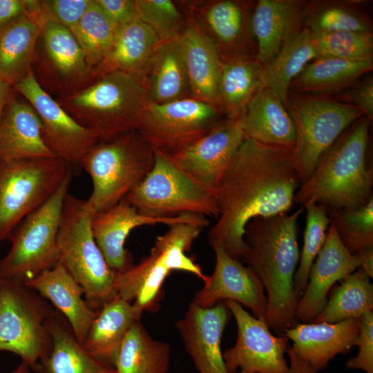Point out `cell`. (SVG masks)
<instances>
[{"label": "cell", "mask_w": 373, "mask_h": 373, "mask_svg": "<svg viewBox=\"0 0 373 373\" xmlns=\"http://www.w3.org/2000/svg\"><path fill=\"white\" fill-rule=\"evenodd\" d=\"M300 184L294 148L245 138L214 192L219 216L209 231V245L242 258L247 224L257 217L289 213Z\"/></svg>", "instance_id": "1"}, {"label": "cell", "mask_w": 373, "mask_h": 373, "mask_svg": "<svg viewBox=\"0 0 373 373\" xmlns=\"http://www.w3.org/2000/svg\"><path fill=\"white\" fill-rule=\"evenodd\" d=\"M303 210L257 217L245 227L247 250L242 258L265 289L267 324L280 334L298 323L296 310L300 298L294 279L300 258L298 220Z\"/></svg>", "instance_id": "2"}, {"label": "cell", "mask_w": 373, "mask_h": 373, "mask_svg": "<svg viewBox=\"0 0 373 373\" xmlns=\"http://www.w3.org/2000/svg\"><path fill=\"white\" fill-rule=\"evenodd\" d=\"M370 122L361 117L322 153L296 192L294 204L357 209L373 198V171L366 164Z\"/></svg>", "instance_id": "3"}, {"label": "cell", "mask_w": 373, "mask_h": 373, "mask_svg": "<svg viewBox=\"0 0 373 373\" xmlns=\"http://www.w3.org/2000/svg\"><path fill=\"white\" fill-rule=\"evenodd\" d=\"M148 102L140 79L112 71L97 76L90 86L66 97L59 104L103 141L137 130Z\"/></svg>", "instance_id": "4"}, {"label": "cell", "mask_w": 373, "mask_h": 373, "mask_svg": "<svg viewBox=\"0 0 373 373\" xmlns=\"http://www.w3.org/2000/svg\"><path fill=\"white\" fill-rule=\"evenodd\" d=\"M95 213L86 200L67 193L57 233L59 261L81 286L90 307L98 312L117 296L119 273L112 269L92 232Z\"/></svg>", "instance_id": "5"}, {"label": "cell", "mask_w": 373, "mask_h": 373, "mask_svg": "<svg viewBox=\"0 0 373 373\" xmlns=\"http://www.w3.org/2000/svg\"><path fill=\"white\" fill-rule=\"evenodd\" d=\"M153 163V149L137 130L97 143L80 163L93 181L87 206L96 213L117 204L144 180Z\"/></svg>", "instance_id": "6"}, {"label": "cell", "mask_w": 373, "mask_h": 373, "mask_svg": "<svg viewBox=\"0 0 373 373\" xmlns=\"http://www.w3.org/2000/svg\"><path fill=\"white\" fill-rule=\"evenodd\" d=\"M169 227L157 237L148 256L118 274L117 296L132 303L142 313L156 309L162 286L172 271L189 272L203 283L207 278L201 267L186 254L205 227L186 222Z\"/></svg>", "instance_id": "7"}, {"label": "cell", "mask_w": 373, "mask_h": 373, "mask_svg": "<svg viewBox=\"0 0 373 373\" xmlns=\"http://www.w3.org/2000/svg\"><path fill=\"white\" fill-rule=\"evenodd\" d=\"M59 157L0 160V243L71 175Z\"/></svg>", "instance_id": "8"}, {"label": "cell", "mask_w": 373, "mask_h": 373, "mask_svg": "<svg viewBox=\"0 0 373 373\" xmlns=\"http://www.w3.org/2000/svg\"><path fill=\"white\" fill-rule=\"evenodd\" d=\"M70 175L52 196L27 216L8 240L10 248L0 260V278L26 283L59 261L57 233Z\"/></svg>", "instance_id": "9"}, {"label": "cell", "mask_w": 373, "mask_h": 373, "mask_svg": "<svg viewBox=\"0 0 373 373\" xmlns=\"http://www.w3.org/2000/svg\"><path fill=\"white\" fill-rule=\"evenodd\" d=\"M54 311L25 283L0 278V351L17 355L35 370L51 349L47 321Z\"/></svg>", "instance_id": "10"}, {"label": "cell", "mask_w": 373, "mask_h": 373, "mask_svg": "<svg viewBox=\"0 0 373 373\" xmlns=\"http://www.w3.org/2000/svg\"><path fill=\"white\" fill-rule=\"evenodd\" d=\"M154 151V163L144 180L122 200L140 213L171 217L193 213L219 216L215 194L179 169L169 155Z\"/></svg>", "instance_id": "11"}, {"label": "cell", "mask_w": 373, "mask_h": 373, "mask_svg": "<svg viewBox=\"0 0 373 373\" xmlns=\"http://www.w3.org/2000/svg\"><path fill=\"white\" fill-rule=\"evenodd\" d=\"M286 108L296 128L294 152L301 184L309 177L322 153L364 116L355 106L327 95L292 90H289Z\"/></svg>", "instance_id": "12"}, {"label": "cell", "mask_w": 373, "mask_h": 373, "mask_svg": "<svg viewBox=\"0 0 373 373\" xmlns=\"http://www.w3.org/2000/svg\"><path fill=\"white\" fill-rule=\"evenodd\" d=\"M223 115L211 104L194 98L148 102L137 130L153 150L171 155L209 133Z\"/></svg>", "instance_id": "13"}, {"label": "cell", "mask_w": 373, "mask_h": 373, "mask_svg": "<svg viewBox=\"0 0 373 373\" xmlns=\"http://www.w3.org/2000/svg\"><path fill=\"white\" fill-rule=\"evenodd\" d=\"M237 325L235 345L223 353L229 373H289L285 358L289 339L282 333L277 336L269 330L265 321L249 314L233 300L223 301Z\"/></svg>", "instance_id": "14"}, {"label": "cell", "mask_w": 373, "mask_h": 373, "mask_svg": "<svg viewBox=\"0 0 373 373\" xmlns=\"http://www.w3.org/2000/svg\"><path fill=\"white\" fill-rule=\"evenodd\" d=\"M13 88L33 107L42 124L48 147L70 166L80 167L87 152L101 141L93 131L76 122L41 87L31 69Z\"/></svg>", "instance_id": "15"}, {"label": "cell", "mask_w": 373, "mask_h": 373, "mask_svg": "<svg viewBox=\"0 0 373 373\" xmlns=\"http://www.w3.org/2000/svg\"><path fill=\"white\" fill-rule=\"evenodd\" d=\"M188 4L196 22L217 47L222 62L256 57V43L251 29L255 3L216 0Z\"/></svg>", "instance_id": "16"}, {"label": "cell", "mask_w": 373, "mask_h": 373, "mask_svg": "<svg viewBox=\"0 0 373 373\" xmlns=\"http://www.w3.org/2000/svg\"><path fill=\"white\" fill-rule=\"evenodd\" d=\"M245 138L239 119L225 117L206 135L169 157L194 182L214 193Z\"/></svg>", "instance_id": "17"}, {"label": "cell", "mask_w": 373, "mask_h": 373, "mask_svg": "<svg viewBox=\"0 0 373 373\" xmlns=\"http://www.w3.org/2000/svg\"><path fill=\"white\" fill-rule=\"evenodd\" d=\"M179 222L196 223L207 227L204 216L185 213L171 217H153L140 213L133 207L122 200L110 209L96 213L91 221L94 239L108 265L117 273L131 267V254L124 244L130 232L144 225L164 224L168 226Z\"/></svg>", "instance_id": "18"}, {"label": "cell", "mask_w": 373, "mask_h": 373, "mask_svg": "<svg viewBox=\"0 0 373 373\" xmlns=\"http://www.w3.org/2000/svg\"><path fill=\"white\" fill-rule=\"evenodd\" d=\"M211 247L216 256L213 272L207 276L204 287L196 292L192 303L206 308L221 301L233 300L250 309L256 318L266 322L267 300L258 277L220 245Z\"/></svg>", "instance_id": "19"}, {"label": "cell", "mask_w": 373, "mask_h": 373, "mask_svg": "<svg viewBox=\"0 0 373 373\" xmlns=\"http://www.w3.org/2000/svg\"><path fill=\"white\" fill-rule=\"evenodd\" d=\"M358 254H351L341 242L331 221L325 242L314 260L307 284L296 310L298 323H312L327 302V294L334 284L360 267Z\"/></svg>", "instance_id": "20"}, {"label": "cell", "mask_w": 373, "mask_h": 373, "mask_svg": "<svg viewBox=\"0 0 373 373\" xmlns=\"http://www.w3.org/2000/svg\"><path fill=\"white\" fill-rule=\"evenodd\" d=\"M231 312L221 301L206 308L192 302L175 327L198 373H229L222 352L221 340Z\"/></svg>", "instance_id": "21"}, {"label": "cell", "mask_w": 373, "mask_h": 373, "mask_svg": "<svg viewBox=\"0 0 373 373\" xmlns=\"http://www.w3.org/2000/svg\"><path fill=\"white\" fill-rule=\"evenodd\" d=\"M182 10L186 23L178 41L191 97L222 111L218 95L222 66L220 55L213 41L195 20L188 3Z\"/></svg>", "instance_id": "22"}, {"label": "cell", "mask_w": 373, "mask_h": 373, "mask_svg": "<svg viewBox=\"0 0 373 373\" xmlns=\"http://www.w3.org/2000/svg\"><path fill=\"white\" fill-rule=\"evenodd\" d=\"M359 318L338 323H301L283 333L293 342L295 354L320 371L336 356L346 354L354 346L359 332Z\"/></svg>", "instance_id": "23"}, {"label": "cell", "mask_w": 373, "mask_h": 373, "mask_svg": "<svg viewBox=\"0 0 373 373\" xmlns=\"http://www.w3.org/2000/svg\"><path fill=\"white\" fill-rule=\"evenodd\" d=\"M306 3L298 0H258L251 17L256 59L262 65L304 28Z\"/></svg>", "instance_id": "24"}, {"label": "cell", "mask_w": 373, "mask_h": 373, "mask_svg": "<svg viewBox=\"0 0 373 373\" xmlns=\"http://www.w3.org/2000/svg\"><path fill=\"white\" fill-rule=\"evenodd\" d=\"M47 300L68 322L83 345L97 312L86 302L81 286L59 261L52 268L25 283Z\"/></svg>", "instance_id": "25"}, {"label": "cell", "mask_w": 373, "mask_h": 373, "mask_svg": "<svg viewBox=\"0 0 373 373\" xmlns=\"http://www.w3.org/2000/svg\"><path fill=\"white\" fill-rule=\"evenodd\" d=\"M238 119L245 138L267 145L295 147L293 120L280 97L269 88L260 90Z\"/></svg>", "instance_id": "26"}, {"label": "cell", "mask_w": 373, "mask_h": 373, "mask_svg": "<svg viewBox=\"0 0 373 373\" xmlns=\"http://www.w3.org/2000/svg\"><path fill=\"white\" fill-rule=\"evenodd\" d=\"M57 157L46 144L33 107L12 98L0 119V160Z\"/></svg>", "instance_id": "27"}, {"label": "cell", "mask_w": 373, "mask_h": 373, "mask_svg": "<svg viewBox=\"0 0 373 373\" xmlns=\"http://www.w3.org/2000/svg\"><path fill=\"white\" fill-rule=\"evenodd\" d=\"M178 38L162 41L145 67L141 80L149 102L192 98Z\"/></svg>", "instance_id": "28"}, {"label": "cell", "mask_w": 373, "mask_h": 373, "mask_svg": "<svg viewBox=\"0 0 373 373\" xmlns=\"http://www.w3.org/2000/svg\"><path fill=\"white\" fill-rule=\"evenodd\" d=\"M52 341L48 354L37 364L39 373H114V367L97 360L76 338L68 322L57 310L47 321Z\"/></svg>", "instance_id": "29"}, {"label": "cell", "mask_w": 373, "mask_h": 373, "mask_svg": "<svg viewBox=\"0 0 373 373\" xmlns=\"http://www.w3.org/2000/svg\"><path fill=\"white\" fill-rule=\"evenodd\" d=\"M142 314L132 303L115 297L97 312L83 347L95 358L114 367L124 336Z\"/></svg>", "instance_id": "30"}, {"label": "cell", "mask_w": 373, "mask_h": 373, "mask_svg": "<svg viewBox=\"0 0 373 373\" xmlns=\"http://www.w3.org/2000/svg\"><path fill=\"white\" fill-rule=\"evenodd\" d=\"M161 42L151 28L139 19L134 20L117 30L111 48L94 71L93 77L119 71L141 80L149 59Z\"/></svg>", "instance_id": "31"}, {"label": "cell", "mask_w": 373, "mask_h": 373, "mask_svg": "<svg viewBox=\"0 0 373 373\" xmlns=\"http://www.w3.org/2000/svg\"><path fill=\"white\" fill-rule=\"evenodd\" d=\"M41 23L27 12L0 27V81L12 86L32 69Z\"/></svg>", "instance_id": "32"}, {"label": "cell", "mask_w": 373, "mask_h": 373, "mask_svg": "<svg viewBox=\"0 0 373 373\" xmlns=\"http://www.w3.org/2000/svg\"><path fill=\"white\" fill-rule=\"evenodd\" d=\"M372 68L373 61L318 57L307 64L292 81L289 90L328 96L347 89Z\"/></svg>", "instance_id": "33"}, {"label": "cell", "mask_w": 373, "mask_h": 373, "mask_svg": "<svg viewBox=\"0 0 373 373\" xmlns=\"http://www.w3.org/2000/svg\"><path fill=\"white\" fill-rule=\"evenodd\" d=\"M263 88L262 64L256 57L223 61L218 95L225 117L238 119L249 102Z\"/></svg>", "instance_id": "34"}, {"label": "cell", "mask_w": 373, "mask_h": 373, "mask_svg": "<svg viewBox=\"0 0 373 373\" xmlns=\"http://www.w3.org/2000/svg\"><path fill=\"white\" fill-rule=\"evenodd\" d=\"M171 350L168 343L152 338L140 320L124 336L114 368L117 373H168Z\"/></svg>", "instance_id": "35"}, {"label": "cell", "mask_w": 373, "mask_h": 373, "mask_svg": "<svg viewBox=\"0 0 373 373\" xmlns=\"http://www.w3.org/2000/svg\"><path fill=\"white\" fill-rule=\"evenodd\" d=\"M317 57L312 32L304 27L270 61L262 65L264 88L278 94L286 107L291 83L307 64Z\"/></svg>", "instance_id": "36"}, {"label": "cell", "mask_w": 373, "mask_h": 373, "mask_svg": "<svg viewBox=\"0 0 373 373\" xmlns=\"http://www.w3.org/2000/svg\"><path fill=\"white\" fill-rule=\"evenodd\" d=\"M40 35L48 59L61 77L71 82L93 77L82 49L68 28L48 19L42 23Z\"/></svg>", "instance_id": "37"}, {"label": "cell", "mask_w": 373, "mask_h": 373, "mask_svg": "<svg viewBox=\"0 0 373 373\" xmlns=\"http://www.w3.org/2000/svg\"><path fill=\"white\" fill-rule=\"evenodd\" d=\"M373 310V285L361 268L341 280L323 310L312 323H338L359 318Z\"/></svg>", "instance_id": "38"}, {"label": "cell", "mask_w": 373, "mask_h": 373, "mask_svg": "<svg viewBox=\"0 0 373 373\" xmlns=\"http://www.w3.org/2000/svg\"><path fill=\"white\" fill-rule=\"evenodd\" d=\"M73 33L93 70L104 59L113 44L117 28L105 15L97 0H92Z\"/></svg>", "instance_id": "39"}, {"label": "cell", "mask_w": 373, "mask_h": 373, "mask_svg": "<svg viewBox=\"0 0 373 373\" xmlns=\"http://www.w3.org/2000/svg\"><path fill=\"white\" fill-rule=\"evenodd\" d=\"M304 26L313 33L372 32L367 16L343 3H307Z\"/></svg>", "instance_id": "40"}, {"label": "cell", "mask_w": 373, "mask_h": 373, "mask_svg": "<svg viewBox=\"0 0 373 373\" xmlns=\"http://www.w3.org/2000/svg\"><path fill=\"white\" fill-rule=\"evenodd\" d=\"M339 238L351 254L373 249V198L357 209H326Z\"/></svg>", "instance_id": "41"}, {"label": "cell", "mask_w": 373, "mask_h": 373, "mask_svg": "<svg viewBox=\"0 0 373 373\" xmlns=\"http://www.w3.org/2000/svg\"><path fill=\"white\" fill-rule=\"evenodd\" d=\"M303 208L307 211L303 245L294 279V289L299 298L306 288L311 267L325 242L331 222L323 206L309 204Z\"/></svg>", "instance_id": "42"}, {"label": "cell", "mask_w": 373, "mask_h": 373, "mask_svg": "<svg viewBox=\"0 0 373 373\" xmlns=\"http://www.w3.org/2000/svg\"><path fill=\"white\" fill-rule=\"evenodd\" d=\"M318 57L352 61H373L372 32L313 33Z\"/></svg>", "instance_id": "43"}, {"label": "cell", "mask_w": 373, "mask_h": 373, "mask_svg": "<svg viewBox=\"0 0 373 373\" xmlns=\"http://www.w3.org/2000/svg\"><path fill=\"white\" fill-rule=\"evenodd\" d=\"M137 19L151 28L161 41L178 39L186 23L171 0H135Z\"/></svg>", "instance_id": "44"}, {"label": "cell", "mask_w": 373, "mask_h": 373, "mask_svg": "<svg viewBox=\"0 0 373 373\" xmlns=\"http://www.w3.org/2000/svg\"><path fill=\"white\" fill-rule=\"evenodd\" d=\"M92 0H52L39 1L43 20H55L69 30L75 27Z\"/></svg>", "instance_id": "45"}, {"label": "cell", "mask_w": 373, "mask_h": 373, "mask_svg": "<svg viewBox=\"0 0 373 373\" xmlns=\"http://www.w3.org/2000/svg\"><path fill=\"white\" fill-rule=\"evenodd\" d=\"M359 332L354 342L358 348L356 356L346 362L351 370L373 373V312H367L359 318Z\"/></svg>", "instance_id": "46"}, {"label": "cell", "mask_w": 373, "mask_h": 373, "mask_svg": "<svg viewBox=\"0 0 373 373\" xmlns=\"http://www.w3.org/2000/svg\"><path fill=\"white\" fill-rule=\"evenodd\" d=\"M341 102L358 108L371 122L373 118V78L366 77L345 90L338 97Z\"/></svg>", "instance_id": "47"}, {"label": "cell", "mask_w": 373, "mask_h": 373, "mask_svg": "<svg viewBox=\"0 0 373 373\" xmlns=\"http://www.w3.org/2000/svg\"><path fill=\"white\" fill-rule=\"evenodd\" d=\"M97 2L117 30L137 19L135 0H97Z\"/></svg>", "instance_id": "48"}, {"label": "cell", "mask_w": 373, "mask_h": 373, "mask_svg": "<svg viewBox=\"0 0 373 373\" xmlns=\"http://www.w3.org/2000/svg\"><path fill=\"white\" fill-rule=\"evenodd\" d=\"M26 12V1L0 0V27Z\"/></svg>", "instance_id": "49"}, {"label": "cell", "mask_w": 373, "mask_h": 373, "mask_svg": "<svg viewBox=\"0 0 373 373\" xmlns=\"http://www.w3.org/2000/svg\"><path fill=\"white\" fill-rule=\"evenodd\" d=\"M287 355L289 359V373H317L318 371L313 366L301 359L293 351L291 347L287 350Z\"/></svg>", "instance_id": "50"}, {"label": "cell", "mask_w": 373, "mask_h": 373, "mask_svg": "<svg viewBox=\"0 0 373 373\" xmlns=\"http://www.w3.org/2000/svg\"><path fill=\"white\" fill-rule=\"evenodd\" d=\"M356 254H358L361 260L360 268H361L370 278H372L373 249L364 250Z\"/></svg>", "instance_id": "51"}, {"label": "cell", "mask_w": 373, "mask_h": 373, "mask_svg": "<svg viewBox=\"0 0 373 373\" xmlns=\"http://www.w3.org/2000/svg\"><path fill=\"white\" fill-rule=\"evenodd\" d=\"M12 85L0 81V119L6 106L12 98Z\"/></svg>", "instance_id": "52"}, {"label": "cell", "mask_w": 373, "mask_h": 373, "mask_svg": "<svg viewBox=\"0 0 373 373\" xmlns=\"http://www.w3.org/2000/svg\"><path fill=\"white\" fill-rule=\"evenodd\" d=\"M32 369L25 363L21 362L8 373H32Z\"/></svg>", "instance_id": "53"}, {"label": "cell", "mask_w": 373, "mask_h": 373, "mask_svg": "<svg viewBox=\"0 0 373 373\" xmlns=\"http://www.w3.org/2000/svg\"><path fill=\"white\" fill-rule=\"evenodd\" d=\"M114 373H117L116 371Z\"/></svg>", "instance_id": "54"}]
</instances>
